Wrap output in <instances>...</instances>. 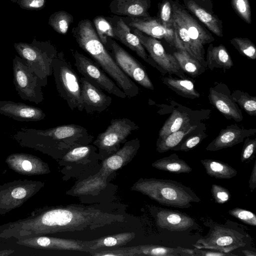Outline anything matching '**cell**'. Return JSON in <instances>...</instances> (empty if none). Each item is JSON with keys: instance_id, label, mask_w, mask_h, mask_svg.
<instances>
[{"instance_id": "cell-20", "label": "cell", "mask_w": 256, "mask_h": 256, "mask_svg": "<svg viewBox=\"0 0 256 256\" xmlns=\"http://www.w3.org/2000/svg\"><path fill=\"white\" fill-rule=\"evenodd\" d=\"M6 162L11 170L22 175L37 176L50 172L47 163L30 154H12L6 158Z\"/></svg>"}, {"instance_id": "cell-29", "label": "cell", "mask_w": 256, "mask_h": 256, "mask_svg": "<svg viewBox=\"0 0 256 256\" xmlns=\"http://www.w3.org/2000/svg\"><path fill=\"white\" fill-rule=\"evenodd\" d=\"M188 110H180L178 108L174 109L160 129L158 138H163L171 133L180 130L186 124L196 120L192 118Z\"/></svg>"}, {"instance_id": "cell-32", "label": "cell", "mask_w": 256, "mask_h": 256, "mask_svg": "<svg viewBox=\"0 0 256 256\" xmlns=\"http://www.w3.org/2000/svg\"><path fill=\"white\" fill-rule=\"evenodd\" d=\"M162 82L170 90L184 98L194 99L200 96V94L196 90L193 82L190 80L168 76L164 78Z\"/></svg>"}, {"instance_id": "cell-28", "label": "cell", "mask_w": 256, "mask_h": 256, "mask_svg": "<svg viewBox=\"0 0 256 256\" xmlns=\"http://www.w3.org/2000/svg\"><path fill=\"white\" fill-rule=\"evenodd\" d=\"M206 68L211 70L215 68L230 69L234 66L233 61L224 46H214L210 43L206 56Z\"/></svg>"}, {"instance_id": "cell-26", "label": "cell", "mask_w": 256, "mask_h": 256, "mask_svg": "<svg viewBox=\"0 0 256 256\" xmlns=\"http://www.w3.org/2000/svg\"><path fill=\"white\" fill-rule=\"evenodd\" d=\"M184 7L215 35L222 37L223 26L222 20L214 12L207 10L194 0H183Z\"/></svg>"}, {"instance_id": "cell-14", "label": "cell", "mask_w": 256, "mask_h": 256, "mask_svg": "<svg viewBox=\"0 0 256 256\" xmlns=\"http://www.w3.org/2000/svg\"><path fill=\"white\" fill-rule=\"evenodd\" d=\"M130 30L140 39V40L148 52L152 59L166 72L174 74L180 78L186 77L174 58L167 53L161 42L156 38L149 36L136 28H130Z\"/></svg>"}, {"instance_id": "cell-43", "label": "cell", "mask_w": 256, "mask_h": 256, "mask_svg": "<svg viewBox=\"0 0 256 256\" xmlns=\"http://www.w3.org/2000/svg\"><path fill=\"white\" fill-rule=\"evenodd\" d=\"M158 6L157 18L164 27L173 30L172 7L170 0H164Z\"/></svg>"}, {"instance_id": "cell-12", "label": "cell", "mask_w": 256, "mask_h": 256, "mask_svg": "<svg viewBox=\"0 0 256 256\" xmlns=\"http://www.w3.org/2000/svg\"><path fill=\"white\" fill-rule=\"evenodd\" d=\"M104 46L127 76L144 88L154 90V85L144 66L113 38L108 37Z\"/></svg>"}, {"instance_id": "cell-24", "label": "cell", "mask_w": 256, "mask_h": 256, "mask_svg": "<svg viewBox=\"0 0 256 256\" xmlns=\"http://www.w3.org/2000/svg\"><path fill=\"white\" fill-rule=\"evenodd\" d=\"M140 147V142L138 138L126 142L122 148L109 156L103 162L100 172L108 176L111 172L125 166L134 157Z\"/></svg>"}, {"instance_id": "cell-34", "label": "cell", "mask_w": 256, "mask_h": 256, "mask_svg": "<svg viewBox=\"0 0 256 256\" xmlns=\"http://www.w3.org/2000/svg\"><path fill=\"white\" fill-rule=\"evenodd\" d=\"M138 256H193L192 249L178 247L168 248L157 245H143L136 246Z\"/></svg>"}, {"instance_id": "cell-9", "label": "cell", "mask_w": 256, "mask_h": 256, "mask_svg": "<svg viewBox=\"0 0 256 256\" xmlns=\"http://www.w3.org/2000/svg\"><path fill=\"white\" fill-rule=\"evenodd\" d=\"M13 83L23 100L38 104L44 99L42 88L47 83L40 79L19 56L12 60Z\"/></svg>"}, {"instance_id": "cell-17", "label": "cell", "mask_w": 256, "mask_h": 256, "mask_svg": "<svg viewBox=\"0 0 256 256\" xmlns=\"http://www.w3.org/2000/svg\"><path fill=\"white\" fill-rule=\"evenodd\" d=\"M156 224L170 232H184L196 230V220L185 212L162 208H154L152 211Z\"/></svg>"}, {"instance_id": "cell-18", "label": "cell", "mask_w": 256, "mask_h": 256, "mask_svg": "<svg viewBox=\"0 0 256 256\" xmlns=\"http://www.w3.org/2000/svg\"><path fill=\"white\" fill-rule=\"evenodd\" d=\"M110 22L115 38L119 40L126 47L136 53L144 60L152 66L156 68L161 72V68L146 53V50L141 44L139 38L130 30L121 16H107Z\"/></svg>"}, {"instance_id": "cell-23", "label": "cell", "mask_w": 256, "mask_h": 256, "mask_svg": "<svg viewBox=\"0 0 256 256\" xmlns=\"http://www.w3.org/2000/svg\"><path fill=\"white\" fill-rule=\"evenodd\" d=\"M0 114L21 122L40 121L46 116L38 108L11 100H0Z\"/></svg>"}, {"instance_id": "cell-36", "label": "cell", "mask_w": 256, "mask_h": 256, "mask_svg": "<svg viewBox=\"0 0 256 256\" xmlns=\"http://www.w3.org/2000/svg\"><path fill=\"white\" fill-rule=\"evenodd\" d=\"M135 236L134 232H122L94 240L90 248L92 251L106 247H112L126 244Z\"/></svg>"}, {"instance_id": "cell-30", "label": "cell", "mask_w": 256, "mask_h": 256, "mask_svg": "<svg viewBox=\"0 0 256 256\" xmlns=\"http://www.w3.org/2000/svg\"><path fill=\"white\" fill-rule=\"evenodd\" d=\"M172 55L182 70L192 78H196L206 70V67L199 60L183 50H177Z\"/></svg>"}, {"instance_id": "cell-50", "label": "cell", "mask_w": 256, "mask_h": 256, "mask_svg": "<svg viewBox=\"0 0 256 256\" xmlns=\"http://www.w3.org/2000/svg\"><path fill=\"white\" fill-rule=\"evenodd\" d=\"M193 256H236L234 254H231L230 252H224L220 251L208 250H204L202 248H196L192 249Z\"/></svg>"}, {"instance_id": "cell-5", "label": "cell", "mask_w": 256, "mask_h": 256, "mask_svg": "<svg viewBox=\"0 0 256 256\" xmlns=\"http://www.w3.org/2000/svg\"><path fill=\"white\" fill-rule=\"evenodd\" d=\"M148 196L160 204L180 208H189L192 203L201 199L190 188L177 181L156 178H141L131 188Z\"/></svg>"}, {"instance_id": "cell-15", "label": "cell", "mask_w": 256, "mask_h": 256, "mask_svg": "<svg viewBox=\"0 0 256 256\" xmlns=\"http://www.w3.org/2000/svg\"><path fill=\"white\" fill-rule=\"evenodd\" d=\"M93 242L39 236L18 240L16 243L34 248L92 252L90 247Z\"/></svg>"}, {"instance_id": "cell-53", "label": "cell", "mask_w": 256, "mask_h": 256, "mask_svg": "<svg viewBox=\"0 0 256 256\" xmlns=\"http://www.w3.org/2000/svg\"><path fill=\"white\" fill-rule=\"evenodd\" d=\"M242 252L246 256H256L255 252L250 250H242Z\"/></svg>"}, {"instance_id": "cell-13", "label": "cell", "mask_w": 256, "mask_h": 256, "mask_svg": "<svg viewBox=\"0 0 256 256\" xmlns=\"http://www.w3.org/2000/svg\"><path fill=\"white\" fill-rule=\"evenodd\" d=\"M74 66L82 76L86 78L102 90L120 98H125V93L94 60L74 50L72 54Z\"/></svg>"}, {"instance_id": "cell-41", "label": "cell", "mask_w": 256, "mask_h": 256, "mask_svg": "<svg viewBox=\"0 0 256 256\" xmlns=\"http://www.w3.org/2000/svg\"><path fill=\"white\" fill-rule=\"evenodd\" d=\"M204 126L187 136L172 150L187 152L194 148L208 136Z\"/></svg>"}, {"instance_id": "cell-31", "label": "cell", "mask_w": 256, "mask_h": 256, "mask_svg": "<svg viewBox=\"0 0 256 256\" xmlns=\"http://www.w3.org/2000/svg\"><path fill=\"white\" fill-rule=\"evenodd\" d=\"M154 168L166 172L181 174L190 173L192 169L176 154L157 160L152 164Z\"/></svg>"}, {"instance_id": "cell-21", "label": "cell", "mask_w": 256, "mask_h": 256, "mask_svg": "<svg viewBox=\"0 0 256 256\" xmlns=\"http://www.w3.org/2000/svg\"><path fill=\"white\" fill-rule=\"evenodd\" d=\"M84 109L88 114L102 112L111 104L110 96L86 78H80Z\"/></svg>"}, {"instance_id": "cell-1", "label": "cell", "mask_w": 256, "mask_h": 256, "mask_svg": "<svg viewBox=\"0 0 256 256\" xmlns=\"http://www.w3.org/2000/svg\"><path fill=\"white\" fill-rule=\"evenodd\" d=\"M123 216L80 205L45 207L28 217L0 226V238L24 240L44 234L93 230L123 222Z\"/></svg>"}, {"instance_id": "cell-33", "label": "cell", "mask_w": 256, "mask_h": 256, "mask_svg": "<svg viewBox=\"0 0 256 256\" xmlns=\"http://www.w3.org/2000/svg\"><path fill=\"white\" fill-rule=\"evenodd\" d=\"M206 173L211 177L218 179H230L238 174L237 170L230 166L221 161L213 159L201 160Z\"/></svg>"}, {"instance_id": "cell-11", "label": "cell", "mask_w": 256, "mask_h": 256, "mask_svg": "<svg viewBox=\"0 0 256 256\" xmlns=\"http://www.w3.org/2000/svg\"><path fill=\"white\" fill-rule=\"evenodd\" d=\"M139 128L133 121L126 118L112 119L106 130L99 134L93 142L102 157L109 156L124 143L132 132Z\"/></svg>"}, {"instance_id": "cell-44", "label": "cell", "mask_w": 256, "mask_h": 256, "mask_svg": "<svg viewBox=\"0 0 256 256\" xmlns=\"http://www.w3.org/2000/svg\"><path fill=\"white\" fill-rule=\"evenodd\" d=\"M231 5L243 20L248 24L252 23L251 8L248 0H231Z\"/></svg>"}, {"instance_id": "cell-45", "label": "cell", "mask_w": 256, "mask_h": 256, "mask_svg": "<svg viewBox=\"0 0 256 256\" xmlns=\"http://www.w3.org/2000/svg\"><path fill=\"white\" fill-rule=\"evenodd\" d=\"M244 144L240 154V161L248 163L254 160L256 152V138L247 137L244 140Z\"/></svg>"}, {"instance_id": "cell-7", "label": "cell", "mask_w": 256, "mask_h": 256, "mask_svg": "<svg viewBox=\"0 0 256 256\" xmlns=\"http://www.w3.org/2000/svg\"><path fill=\"white\" fill-rule=\"evenodd\" d=\"M52 74L60 96L71 110H84L80 78L62 52H58L52 63Z\"/></svg>"}, {"instance_id": "cell-6", "label": "cell", "mask_w": 256, "mask_h": 256, "mask_svg": "<svg viewBox=\"0 0 256 256\" xmlns=\"http://www.w3.org/2000/svg\"><path fill=\"white\" fill-rule=\"evenodd\" d=\"M204 224L209 230L193 245L195 248L228 253L249 244L252 241L243 226L229 220L224 224L206 220Z\"/></svg>"}, {"instance_id": "cell-27", "label": "cell", "mask_w": 256, "mask_h": 256, "mask_svg": "<svg viewBox=\"0 0 256 256\" xmlns=\"http://www.w3.org/2000/svg\"><path fill=\"white\" fill-rule=\"evenodd\" d=\"M204 126L200 121L194 120L186 124L180 130L170 134L163 138H158L156 142V150L163 153L172 150L178 145L187 136Z\"/></svg>"}, {"instance_id": "cell-2", "label": "cell", "mask_w": 256, "mask_h": 256, "mask_svg": "<svg viewBox=\"0 0 256 256\" xmlns=\"http://www.w3.org/2000/svg\"><path fill=\"white\" fill-rule=\"evenodd\" d=\"M12 138L22 146L63 156L74 148L89 144L94 138L84 126L68 124L46 130L22 128Z\"/></svg>"}, {"instance_id": "cell-8", "label": "cell", "mask_w": 256, "mask_h": 256, "mask_svg": "<svg viewBox=\"0 0 256 256\" xmlns=\"http://www.w3.org/2000/svg\"><path fill=\"white\" fill-rule=\"evenodd\" d=\"M14 48L28 66L48 84V78L52 74V63L58 54L54 45L48 42L37 40L30 43L15 42Z\"/></svg>"}, {"instance_id": "cell-40", "label": "cell", "mask_w": 256, "mask_h": 256, "mask_svg": "<svg viewBox=\"0 0 256 256\" xmlns=\"http://www.w3.org/2000/svg\"><path fill=\"white\" fill-rule=\"evenodd\" d=\"M92 22L98 38L104 46L106 44L108 37L115 38L112 26L106 17L96 16Z\"/></svg>"}, {"instance_id": "cell-19", "label": "cell", "mask_w": 256, "mask_h": 256, "mask_svg": "<svg viewBox=\"0 0 256 256\" xmlns=\"http://www.w3.org/2000/svg\"><path fill=\"white\" fill-rule=\"evenodd\" d=\"M130 28L137 29L143 33L156 39H164L170 46L177 50L178 46L174 30L164 27L157 17L131 18L122 17Z\"/></svg>"}, {"instance_id": "cell-25", "label": "cell", "mask_w": 256, "mask_h": 256, "mask_svg": "<svg viewBox=\"0 0 256 256\" xmlns=\"http://www.w3.org/2000/svg\"><path fill=\"white\" fill-rule=\"evenodd\" d=\"M151 0H112L110 4V12L119 16L149 17Z\"/></svg>"}, {"instance_id": "cell-38", "label": "cell", "mask_w": 256, "mask_h": 256, "mask_svg": "<svg viewBox=\"0 0 256 256\" xmlns=\"http://www.w3.org/2000/svg\"><path fill=\"white\" fill-rule=\"evenodd\" d=\"M96 148L92 145H82L68 150L62 156V160L66 162H78L89 157L96 156Z\"/></svg>"}, {"instance_id": "cell-42", "label": "cell", "mask_w": 256, "mask_h": 256, "mask_svg": "<svg viewBox=\"0 0 256 256\" xmlns=\"http://www.w3.org/2000/svg\"><path fill=\"white\" fill-rule=\"evenodd\" d=\"M230 43L240 54L248 59H256V47L250 39L236 37L230 40Z\"/></svg>"}, {"instance_id": "cell-51", "label": "cell", "mask_w": 256, "mask_h": 256, "mask_svg": "<svg viewBox=\"0 0 256 256\" xmlns=\"http://www.w3.org/2000/svg\"><path fill=\"white\" fill-rule=\"evenodd\" d=\"M249 188L252 192L256 188V161L254 162V166L248 181Z\"/></svg>"}, {"instance_id": "cell-16", "label": "cell", "mask_w": 256, "mask_h": 256, "mask_svg": "<svg viewBox=\"0 0 256 256\" xmlns=\"http://www.w3.org/2000/svg\"><path fill=\"white\" fill-rule=\"evenodd\" d=\"M208 98L226 119L240 122L243 120L242 112L234 100L228 86L222 82H214L209 89Z\"/></svg>"}, {"instance_id": "cell-48", "label": "cell", "mask_w": 256, "mask_h": 256, "mask_svg": "<svg viewBox=\"0 0 256 256\" xmlns=\"http://www.w3.org/2000/svg\"><path fill=\"white\" fill-rule=\"evenodd\" d=\"M18 4L20 8L28 10H39L44 8L46 0H10Z\"/></svg>"}, {"instance_id": "cell-46", "label": "cell", "mask_w": 256, "mask_h": 256, "mask_svg": "<svg viewBox=\"0 0 256 256\" xmlns=\"http://www.w3.org/2000/svg\"><path fill=\"white\" fill-rule=\"evenodd\" d=\"M228 214L244 223L252 226H256V216L250 210L238 208L230 210Z\"/></svg>"}, {"instance_id": "cell-4", "label": "cell", "mask_w": 256, "mask_h": 256, "mask_svg": "<svg viewBox=\"0 0 256 256\" xmlns=\"http://www.w3.org/2000/svg\"><path fill=\"white\" fill-rule=\"evenodd\" d=\"M172 7V26L178 50L187 52L206 68L204 46L214 40L178 0H170Z\"/></svg>"}, {"instance_id": "cell-47", "label": "cell", "mask_w": 256, "mask_h": 256, "mask_svg": "<svg viewBox=\"0 0 256 256\" xmlns=\"http://www.w3.org/2000/svg\"><path fill=\"white\" fill-rule=\"evenodd\" d=\"M211 193L216 202L224 204L228 201L231 195L228 190L216 184H213L211 188Z\"/></svg>"}, {"instance_id": "cell-49", "label": "cell", "mask_w": 256, "mask_h": 256, "mask_svg": "<svg viewBox=\"0 0 256 256\" xmlns=\"http://www.w3.org/2000/svg\"><path fill=\"white\" fill-rule=\"evenodd\" d=\"M93 256H138V249L136 246L132 248L116 249L112 250L102 251L92 254Z\"/></svg>"}, {"instance_id": "cell-22", "label": "cell", "mask_w": 256, "mask_h": 256, "mask_svg": "<svg viewBox=\"0 0 256 256\" xmlns=\"http://www.w3.org/2000/svg\"><path fill=\"white\" fill-rule=\"evenodd\" d=\"M256 128L244 129L232 124L221 130L218 136L206 147L208 151L214 152L232 147L244 142L245 138L254 136Z\"/></svg>"}, {"instance_id": "cell-37", "label": "cell", "mask_w": 256, "mask_h": 256, "mask_svg": "<svg viewBox=\"0 0 256 256\" xmlns=\"http://www.w3.org/2000/svg\"><path fill=\"white\" fill-rule=\"evenodd\" d=\"M74 21L73 16L64 10H60L52 14L48 24L59 34L65 35Z\"/></svg>"}, {"instance_id": "cell-39", "label": "cell", "mask_w": 256, "mask_h": 256, "mask_svg": "<svg viewBox=\"0 0 256 256\" xmlns=\"http://www.w3.org/2000/svg\"><path fill=\"white\" fill-rule=\"evenodd\" d=\"M234 100L250 116H256V96H252L241 90H236L231 93Z\"/></svg>"}, {"instance_id": "cell-52", "label": "cell", "mask_w": 256, "mask_h": 256, "mask_svg": "<svg viewBox=\"0 0 256 256\" xmlns=\"http://www.w3.org/2000/svg\"><path fill=\"white\" fill-rule=\"evenodd\" d=\"M197 4L207 10L213 12V4L212 0H194Z\"/></svg>"}, {"instance_id": "cell-10", "label": "cell", "mask_w": 256, "mask_h": 256, "mask_svg": "<svg viewBox=\"0 0 256 256\" xmlns=\"http://www.w3.org/2000/svg\"><path fill=\"white\" fill-rule=\"evenodd\" d=\"M44 186L38 180H18L0 186V215L19 208Z\"/></svg>"}, {"instance_id": "cell-3", "label": "cell", "mask_w": 256, "mask_h": 256, "mask_svg": "<svg viewBox=\"0 0 256 256\" xmlns=\"http://www.w3.org/2000/svg\"><path fill=\"white\" fill-rule=\"evenodd\" d=\"M72 32L78 46L113 80L126 97L132 98L139 94L138 86L122 71L100 41L92 22L81 20Z\"/></svg>"}, {"instance_id": "cell-35", "label": "cell", "mask_w": 256, "mask_h": 256, "mask_svg": "<svg viewBox=\"0 0 256 256\" xmlns=\"http://www.w3.org/2000/svg\"><path fill=\"white\" fill-rule=\"evenodd\" d=\"M107 176L102 174L100 172L76 184L71 192L76 196L90 194L96 191H100L105 188L106 185Z\"/></svg>"}]
</instances>
